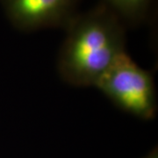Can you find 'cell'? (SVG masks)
Returning a JSON list of instances; mask_svg holds the SVG:
<instances>
[{"label":"cell","mask_w":158,"mask_h":158,"mask_svg":"<svg viewBox=\"0 0 158 158\" xmlns=\"http://www.w3.org/2000/svg\"><path fill=\"white\" fill-rule=\"evenodd\" d=\"M57 70L76 87L95 86L118 57L127 52L126 26L103 4L77 13L64 29Z\"/></svg>","instance_id":"6da1fadb"},{"label":"cell","mask_w":158,"mask_h":158,"mask_svg":"<svg viewBox=\"0 0 158 158\" xmlns=\"http://www.w3.org/2000/svg\"><path fill=\"white\" fill-rule=\"evenodd\" d=\"M119 109L149 120L157 112V98L152 74L124 53L95 85Z\"/></svg>","instance_id":"7a4b0ae2"},{"label":"cell","mask_w":158,"mask_h":158,"mask_svg":"<svg viewBox=\"0 0 158 158\" xmlns=\"http://www.w3.org/2000/svg\"><path fill=\"white\" fill-rule=\"evenodd\" d=\"M81 0H0L6 18L21 32L67 27Z\"/></svg>","instance_id":"3957f363"},{"label":"cell","mask_w":158,"mask_h":158,"mask_svg":"<svg viewBox=\"0 0 158 158\" xmlns=\"http://www.w3.org/2000/svg\"><path fill=\"white\" fill-rule=\"evenodd\" d=\"M154 0H101L125 26H135L143 22Z\"/></svg>","instance_id":"277c9868"},{"label":"cell","mask_w":158,"mask_h":158,"mask_svg":"<svg viewBox=\"0 0 158 158\" xmlns=\"http://www.w3.org/2000/svg\"><path fill=\"white\" fill-rule=\"evenodd\" d=\"M142 158H158V150L157 148H153L150 152L148 154L147 156H145L144 157Z\"/></svg>","instance_id":"5b68a950"}]
</instances>
